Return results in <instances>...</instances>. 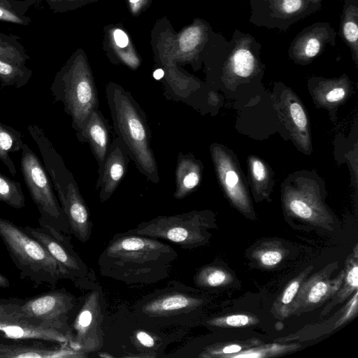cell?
I'll return each mask as SVG.
<instances>
[{"label":"cell","instance_id":"1","mask_svg":"<svg viewBox=\"0 0 358 358\" xmlns=\"http://www.w3.org/2000/svg\"><path fill=\"white\" fill-rule=\"evenodd\" d=\"M177 251L160 239L125 232L115 234L100 254V275L128 285H150L166 279Z\"/></svg>","mask_w":358,"mask_h":358},{"label":"cell","instance_id":"2","mask_svg":"<svg viewBox=\"0 0 358 358\" xmlns=\"http://www.w3.org/2000/svg\"><path fill=\"white\" fill-rule=\"evenodd\" d=\"M185 328H162L139 320L132 308L120 305L106 310L103 324V345L100 351L111 358H158L167 348L181 341Z\"/></svg>","mask_w":358,"mask_h":358},{"label":"cell","instance_id":"3","mask_svg":"<svg viewBox=\"0 0 358 358\" xmlns=\"http://www.w3.org/2000/svg\"><path fill=\"white\" fill-rule=\"evenodd\" d=\"M106 95L116 137L138 171L152 183H158V167L144 111L131 94L117 83L106 85Z\"/></svg>","mask_w":358,"mask_h":358},{"label":"cell","instance_id":"4","mask_svg":"<svg viewBox=\"0 0 358 358\" xmlns=\"http://www.w3.org/2000/svg\"><path fill=\"white\" fill-rule=\"evenodd\" d=\"M208 299L177 280L169 282L137 301L132 310L141 322L162 328L192 326Z\"/></svg>","mask_w":358,"mask_h":358},{"label":"cell","instance_id":"5","mask_svg":"<svg viewBox=\"0 0 358 358\" xmlns=\"http://www.w3.org/2000/svg\"><path fill=\"white\" fill-rule=\"evenodd\" d=\"M0 238L20 278L34 287L55 288L59 280H69L67 273L46 248L22 227L0 217Z\"/></svg>","mask_w":358,"mask_h":358},{"label":"cell","instance_id":"6","mask_svg":"<svg viewBox=\"0 0 358 358\" xmlns=\"http://www.w3.org/2000/svg\"><path fill=\"white\" fill-rule=\"evenodd\" d=\"M55 101H61L78 131L96 109L99 97L94 78L83 55L76 52L56 73L50 87Z\"/></svg>","mask_w":358,"mask_h":358},{"label":"cell","instance_id":"7","mask_svg":"<svg viewBox=\"0 0 358 358\" xmlns=\"http://www.w3.org/2000/svg\"><path fill=\"white\" fill-rule=\"evenodd\" d=\"M78 288L86 292L79 297L70 323L69 345L90 356L103 348L107 306L103 289L96 279L83 282Z\"/></svg>","mask_w":358,"mask_h":358},{"label":"cell","instance_id":"8","mask_svg":"<svg viewBox=\"0 0 358 358\" xmlns=\"http://www.w3.org/2000/svg\"><path fill=\"white\" fill-rule=\"evenodd\" d=\"M211 217L205 211H190L174 215H160L143 222L126 232L173 243L183 249H193L209 239Z\"/></svg>","mask_w":358,"mask_h":358},{"label":"cell","instance_id":"9","mask_svg":"<svg viewBox=\"0 0 358 358\" xmlns=\"http://www.w3.org/2000/svg\"><path fill=\"white\" fill-rule=\"evenodd\" d=\"M20 169L40 216L39 226H49L71 235L66 217L53 191V185L37 155L24 143Z\"/></svg>","mask_w":358,"mask_h":358},{"label":"cell","instance_id":"10","mask_svg":"<svg viewBox=\"0 0 358 358\" xmlns=\"http://www.w3.org/2000/svg\"><path fill=\"white\" fill-rule=\"evenodd\" d=\"M23 299L0 298V339L41 340L69 345V339L65 334L45 326L23 311Z\"/></svg>","mask_w":358,"mask_h":358},{"label":"cell","instance_id":"11","mask_svg":"<svg viewBox=\"0 0 358 358\" xmlns=\"http://www.w3.org/2000/svg\"><path fill=\"white\" fill-rule=\"evenodd\" d=\"M24 231L41 243L52 257L67 273L69 280L76 287L90 280L96 279L93 270L90 268L74 250L71 235L54 227L24 226Z\"/></svg>","mask_w":358,"mask_h":358},{"label":"cell","instance_id":"12","mask_svg":"<svg viewBox=\"0 0 358 358\" xmlns=\"http://www.w3.org/2000/svg\"><path fill=\"white\" fill-rule=\"evenodd\" d=\"M78 299L79 297L65 288L53 289L24 299L22 308L27 315L51 329L65 334L69 339L70 323Z\"/></svg>","mask_w":358,"mask_h":358},{"label":"cell","instance_id":"13","mask_svg":"<svg viewBox=\"0 0 358 358\" xmlns=\"http://www.w3.org/2000/svg\"><path fill=\"white\" fill-rule=\"evenodd\" d=\"M129 161L127 150L117 137L114 138L104 161L98 166L96 189L101 203L107 201L115 192L127 172Z\"/></svg>","mask_w":358,"mask_h":358},{"label":"cell","instance_id":"14","mask_svg":"<svg viewBox=\"0 0 358 358\" xmlns=\"http://www.w3.org/2000/svg\"><path fill=\"white\" fill-rule=\"evenodd\" d=\"M89 355L72 349L68 345L41 340L0 339V357L14 358H87Z\"/></svg>","mask_w":358,"mask_h":358},{"label":"cell","instance_id":"15","mask_svg":"<svg viewBox=\"0 0 358 358\" xmlns=\"http://www.w3.org/2000/svg\"><path fill=\"white\" fill-rule=\"evenodd\" d=\"M76 135L80 142L89 144L98 166H100L105 159L112 141L110 127L99 108L92 112L83 126L76 131Z\"/></svg>","mask_w":358,"mask_h":358},{"label":"cell","instance_id":"16","mask_svg":"<svg viewBox=\"0 0 358 358\" xmlns=\"http://www.w3.org/2000/svg\"><path fill=\"white\" fill-rule=\"evenodd\" d=\"M212 155L222 185L232 201L240 209L250 208L249 200L238 173L220 148H212Z\"/></svg>","mask_w":358,"mask_h":358},{"label":"cell","instance_id":"17","mask_svg":"<svg viewBox=\"0 0 358 358\" xmlns=\"http://www.w3.org/2000/svg\"><path fill=\"white\" fill-rule=\"evenodd\" d=\"M333 35L331 28L318 24L295 39L290 48V55L297 61H310L330 42Z\"/></svg>","mask_w":358,"mask_h":358},{"label":"cell","instance_id":"18","mask_svg":"<svg viewBox=\"0 0 358 358\" xmlns=\"http://www.w3.org/2000/svg\"><path fill=\"white\" fill-rule=\"evenodd\" d=\"M343 272L336 280L330 281L324 275H319L306 282L299 291L292 306L293 312L296 308H306L317 304L332 295L342 283Z\"/></svg>","mask_w":358,"mask_h":358},{"label":"cell","instance_id":"19","mask_svg":"<svg viewBox=\"0 0 358 358\" xmlns=\"http://www.w3.org/2000/svg\"><path fill=\"white\" fill-rule=\"evenodd\" d=\"M201 171V163L192 155L180 154L176 169L174 198L182 199L190 194L200 182Z\"/></svg>","mask_w":358,"mask_h":358},{"label":"cell","instance_id":"20","mask_svg":"<svg viewBox=\"0 0 358 358\" xmlns=\"http://www.w3.org/2000/svg\"><path fill=\"white\" fill-rule=\"evenodd\" d=\"M286 206L292 215L310 223L325 227L331 222V217L320 203L301 193L289 196Z\"/></svg>","mask_w":358,"mask_h":358},{"label":"cell","instance_id":"21","mask_svg":"<svg viewBox=\"0 0 358 358\" xmlns=\"http://www.w3.org/2000/svg\"><path fill=\"white\" fill-rule=\"evenodd\" d=\"M257 59L252 50V40L241 38L231 52L227 61V71L239 78H248L253 74Z\"/></svg>","mask_w":358,"mask_h":358},{"label":"cell","instance_id":"22","mask_svg":"<svg viewBox=\"0 0 358 358\" xmlns=\"http://www.w3.org/2000/svg\"><path fill=\"white\" fill-rule=\"evenodd\" d=\"M341 34L350 47L352 57L358 58V7L353 1L346 0L341 24Z\"/></svg>","mask_w":358,"mask_h":358},{"label":"cell","instance_id":"23","mask_svg":"<svg viewBox=\"0 0 358 358\" xmlns=\"http://www.w3.org/2000/svg\"><path fill=\"white\" fill-rule=\"evenodd\" d=\"M22 136L19 131L0 122V159L13 176H15L17 171L9 154L22 150Z\"/></svg>","mask_w":358,"mask_h":358},{"label":"cell","instance_id":"24","mask_svg":"<svg viewBox=\"0 0 358 358\" xmlns=\"http://www.w3.org/2000/svg\"><path fill=\"white\" fill-rule=\"evenodd\" d=\"M37 0H0V22L28 26L31 19L26 15Z\"/></svg>","mask_w":358,"mask_h":358},{"label":"cell","instance_id":"25","mask_svg":"<svg viewBox=\"0 0 358 358\" xmlns=\"http://www.w3.org/2000/svg\"><path fill=\"white\" fill-rule=\"evenodd\" d=\"M20 38L0 32V59L18 65H25L29 56Z\"/></svg>","mask_w":358,"mask_h":358},{"label":"cell","instance_id":"26","mask_svg":"<svg viewBox=\"0 0 358 358\" xmlns=\"http://www.w3.org/2000/svg\"><path fill=\"white\" fill-rule=\"evenodd\" d=\"M33 71L26 65H18L0 59V81L1 87L20 88L26 85Z\"/></svg>","mask_w":358,"mask_h":358},{"label":"cell","instance_id":"27","mask_svg":"<svg viewBox=\"0 0 358 358\" xmlns=\"http://www.w3.org/2000/svg\"><path fill=\"white\" fill-rule=\"evenodd\" d=\"M0 201L15 209L25 206V196L20 182L0 173Z\"/></svg>","mask_w":358,"mask_h":358},{"label":"cell","instance_id":"28","mask_svg":"<svg viewBox=\"0 0 358 358\" xmlns=\"http://www.w3.org/2000/svg\"><path fill=\"white\" fill-rule=\"evenodd\" d=\"M194 285L201 288L217 287L226 285L229 275L223 268L208 265L201 268L194 276Z\"/></svg>","mask_w":358,"mask_h":358},{"label":"cell","instance_id":"29","mask_svg":"<svg viewBox=\"0 0 358 358\" xmlns=\"http://www.w3.org/2000/svg\"><path fill=\"white\" fill-rule=\"evenodd\" d=\"M206 27L202 24H196L187 29L180 34L178 45L180 50L188 53L196 50L204 41Z\"/></svg>","mask_w":358,"mask_h":358},{"label":"cell","instance_id":"30","mask_svg":"<svg viewBox=\"0 0 358 358\" xmlns=\"http://www.w3.org/2000/svg\"><path fill=\"white\" fill-rule=\"evenodd\" d=\"M309 0H270L271 6L278 15L290 17L301 13Z\"/></svg>","mask_w":358,"mask_h":358},{"label":"cell","instance_id":"31","mask_svg":"<svg viewBox=\"0 0 358 358\" xmlns=\"http://www.w3.org/2000/svg\"><path fill=\"white\" fill-rule=\"evenodd\" d=\"M253 321L254 320L247 315L238 314L210 319L206 324L212 327H239L252 324Z\"/></svg>","mask_w":358,"mask_h":358},{"label":"cell","instance_id":"32","mask_svg":"<svg viewBox=\"0 0 358 358\" xmlns=\"http://www.w3.org/2000/svg\"><path fill=\"white\" fill-rule=\"evenodd\" d=\"M288 113L292 122L297 131L306 133L308 129V119L301 105L297 101H292L289 104Z\"/></svg>","mask_w":358,"mask_h":358},{"label":"cell","instance_id":"33","mask_svg":"<svg viewBox=\"0 0 358 358\" xmlns=\"http://www.w3.org/2000/svg\"><path fill=\"white\" fill-rule=\"evenodd\" d=\"M43 1L54 13H64L78 8L92 0H37Z\"/></svg>","mask_w":358,"mask_h":358},{"label":"cell","instance_id":"34","mask_svg":"<svg viewBox=\"0 0 358 358\" xmlns=\"http://www.w3.org/2000/svg\"><path fill=\"white\" fill-rule=\"evenodd\" d=\"M357 274L358 267L357 264H355L348 271L345 276V285L340 294V301L345 299L354 290L357 289Z\"/></svg>","mask_w":358,"mask_h":358},{"label":"cell","instance_id":"35","mask_svg":"<svg viewBox=\"0 0 358 358\" xmlns=\"http://www.w3.org/2000/svg\"><path fill=\"white\" fill-rule=\"evenodd\" d=\"M303 277V275L299 276L297 279L296 278L295 280H292L285 288L280 299V303L282 305L286 306L293 301L294 298L296 296L299 292Z\"/></svg>","mask_w":358,"mask_h":358},{"label":"cell","instance_id":"36","mask_svg":"<svg viewBox=\"0 0 358 358\" xmlns=\"http://www.w3.org/2000/svg\"><path fill=\"white\" fill-rule=\"evenodd\" d=\"M259 258L264 266H273L282 260V255L277 250H266L259 255Z\"/></svg>","mask_w":358,"mask_h":358},{"label":"cell","instance_id":"37","mask_svg":"<svg viewBox=\"0 0 358 358\" xmlns=\"http://www.w3.org/2000/svg\"><path fill=\"white\" fill-rule=\"evenodd\" d=\"M251 171L254 180L257 182H263L266 178V170L264 164L259 159L251 160Z\"/></svg>","mask_w":358,"mask_h":358},{"label":"cell","instance_id":"38","mask_svg":"<svg viewBox=\"0 0 358 358\" xmlns=\"http://www.w3.org/2000/svg\"><path fill=\"white\" fill-rule=\"evenodd\" d=\"M325 94L324 99L327 102L336 103L341 101L346 94L345 89L340 85H334L329 89Z\"/></svg>","mask_w":358,"mask_h":358},{"label":"cell","instance_id":"39","mask_svg":"<svg viewBox=\"0 0 358 358\" xmlns=\"http://www.w3.org/2000/svg\"><path fill=\"white\" fill-rule=\"evenodd\" d=\"M113 37L116 45L120 48H125L129 43L127 34L120 29L115 30Z\"/></svg>","mask_w":358,"mask_h":358},{"label":"cell","instance_id":"40","mask_svg":"<svg viewBox=\"0 0 358 358\" xmlns=\"http://www.w3.org/2000/svg\"><path fill=\"white\" fill-rule=\"evenodd\" d=\"M10 283L7 277L0 273V288H6L10 287Z\"/></svg>","mask_w":358,"mask_h":358},{"label":"cell","instance_id":"41","mask_svg":"<svg viewBox=\"0 0 358 358\" xmlns=\"http://www.w3.org/2000/svg\"><path fill=\"white\" fill-rule=\"evenodd\" d=\"M154 77L157 79H159L164 76V71L162 69H157L154 73Z\"/></svg>","mask_w":358,"mask_h":358},{"label":"cell","instance_id":"42","mask_svg":"<svg viewBox=\"0 0 358 358\" xmlns=\"http://www.w3.org/2000/svg\"><path fill=\"white\" fill-rule=\"evenodd\" d=\"M321 0H309V2L313 3H318Z\"/></svg>","mask_w":358,"mask_h":358},{"label":"cell","instance_id":"43","mask_svg":"<svg viewBox=\"0 0 358 358\" xmlns=\"http://www.w3.org/2000/svg\"><path fill=\"white\" fill-rule=\"evenodd\" d=\"M131 3H137L140 0H129Z\"/></svg>","mask_w":358,"mask_h":358},{"label":"cell","instance_id":"44","mask_svg":"<svg viewBox=\"0 0 358 358\" xmlns=\"http://www.w3.org/2000/svg\"><path fill=\"white\" fill-rule=\"evenodd\" d=\"M0 90H1V87H0Z\"/></svg>","mask_w":358,"mask_h":358}]
</instances>
